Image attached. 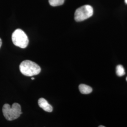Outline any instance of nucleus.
<instances>
[{
	"label": "nucleus",
	"instance_id": "423d86ee",
	"mask_svg": "<svg viewBox=\"0 0 127 127\" xmlns=\"http://www.w3.org/2000/svg\"><path fill=\"white\" fill-rule=\"evenodd\" d=\"M79 89L80 92L83 94H89L92 91V89L91 87L84 84H81L79 85Z\"/></svg>",
	"mask_w": 127,
	"mask_h": 127
},
{
	"label": "nucleus",
	"instance_id": "f03ea898",
	"mask_svg": "<svg viewBox=\"0 0 127 127\" xmlns=\"http://www.w3.org/2000/svg\"><path fill=\"white\" fill-rule=\"evenodd\" d=\"M2 113L6 119L9 121L18 119L22 114L20 105L17 103H14L12 106L8 104H4Z\"/></svg>",
	"mask_w": 127,
	"mask_h": 127
},
{
	"label": "nucleus",
	"instance_id": "1a4fd4ad",
	"mask_svg": "<svg viewBox=\"0 0 127 127\" xmlns=\"http://www.w3.org/2000/svg\"><path fill=\"white\" fill-rule=\"evenodd\" d=\"M1 45H2V41H1V39L0 38V47L1 46Z\"/></svg>",
	"mask_w": 127,
	"mask_h": 127
},
{
	"label": "nucleus",
	"instance_id": "6e6552de",
	"mask_svg": "<svg viewBox=\"0 0 127 127\" xmlns=\"http://www.w3.org/2000/svg\"><path fill=\"white\" fill-rule=\"evenodd\" d=\"M116 74L119 76H123L125 75V72L123 65L120 64L116 67Z\"/></svg>",
	"mask_w": 127,
	"mask_h": 127
},
{
	"label": "nucleus",
	"instance_id": "20e7f679",
	"mask_svg": "<svg viewBox=\"0 0 127 127\" xmlns=\"http://www.w3.org/2000/svg\"><path fill=\"white\" fill-rule=\"evenodd\" d=\"M93 14V8L91 5H85L76 10L74 13V19L77 22H81L90 18Z\"/></svg>",
	"mask_w": 127,
	"mask_h": 127
},
{
	"label": "nucleus",
	"instance_id": "f257e3e1",
	"mask_svg": "<svg viewBox=\"0 0 127 127\" xmlns=\"http://www.w3.org/2000/svg\"><path fill=\"white\" fill-rule=\"evenodd\" d=\"M20 72L27 76L36 75L41 72V67L35 62L30 60H25L19 65Z\"/></svg>",
	"mask_w": 127,
	"mask_h": 127
},
{
	"label": "nucleus",
	"instance_id": "ddd939ff",
	"mask_svg": "<svg viewBox=\"0 0 127 127\" xmlns=\"http://www.w3.org/2000/svg\"><path fill=\"white\" fill-rule=\"evenodd\" d=\"M126 80H127V78H126Z\"/></svg>",
	"mask_w": 127,
	"mask_h": 127
},
{
	"label": "nucleus",
	"instance_id": "f8f14e48",
	"mask_svg": "<svg viewBox=\"0 0 127 127\" xmlns=\"http://www.w3.org/2000/svg\"><path fill=\"white\" fill-rule=\"evenodd\" d=\"M99 127H104V126H99Z\"/></svg>",
	"mask_w": 127,
	"mask_h": 127
},
{
	"label": "nucleus",
	"instance_id": "9b49d317",
	"mask_svg": "<svg viewBox=\"0 0 127 127\" xmlns=\"http://www.w3.org/2000/svg\"><path fill=\"white\" fill-rule=\"evenodd\" d=\"M125 2L126 4H127V0H125Z\"/></svg>",
	"mask_w": 127,
	"mask_h": 127
},
{
	"label": "nucleus",
	"instance_id": "7ed1b4c3",
	"mask_svg": "<svg viewBox=\"0 0 127 127\" xmlns=\"http://www.w3.org/2000/svg\"><path fill=\"white\" fill-rule=\"evenodd\" d=\"M12 41L15 45L22 49L26 48L29 43L27 35L20 29H17L13 32Z\"/></svg>",
	"mask_w": 127,
	"mask_h": 127
},
{
	"label": "nucleus",
	"instance_id": "0eeeda50",
	"mask_svg": "<svg viewBox=\"0 0 127 127\" xmlns=\"http://www.w3.org/2000/svg\"><path fill=\"white\" fill-rule=\"evenodd\" d=\"M64 1V0H49L50 4L53 7L62 5L63 4Z\"/></svg>",
	"mask_w": 127,
	"mask_h": 127
},
{
	"label": "nucleus",
	"instance_id": "39448f33",
	"mask_svg": "<svg viewBox=\"0 0 127 127\" xmlns=\"http://www.w3.org/2000/svg\"><path fill=\"white\" fill-rule=\"evenodd\" d=\"M38 104L41 108L46 112L50 113L53 111L52 106L44 98H40L38 100Z\"/></svg>",
	"mask_w": 127,
	"mask_h": 127
},
{
	"label": "nucleus",
	"instance_id": "9d476101",
	"mask_svg": "<svg viewBox=\"0 0 127 127\" xmlns=\"http://www.w3.org/2000/svg\"><path fill=\"white\" fill-rule=\"evenodd\" d=\"M31 79L32 80H33L34 79V78H33V77H32V78H31Z\"/></svg>",
	"mask_w": 127,
	"mask_h": 127
}]
</instances>
